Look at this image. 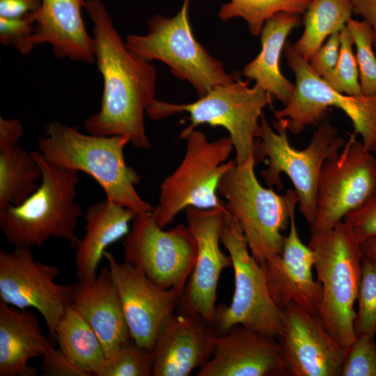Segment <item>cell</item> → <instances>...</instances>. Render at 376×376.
Instances as JSON below:
<instances>
[{"label":"cell","instance_id":"1","mask_svg":"<svg viewBox=\"0 0 376 376\" xmlns=\"http://www.w3.org/2000/svg\"><path fill=\"white\" fill-rule=\"evenodd\" d=\"M84 8L93 24L95 64L103 78L100 110L86 118L87 133L127 136L135 148L149 149L144 115L156 100V69L128 49L100 0H86Z\"/></svg>","mask_w":376,"mask_h":376},{"label":"cell","instance_id":"2","mask_svg":"<svg viewBox=\"0 0 376 376\" xmlns=\"http://www.w3.org/2000/svg\"><path fill=\"white\" fill-rule=\"evenodd\" d=\"M128 143L130 141L127 136L84 134L76 127L53 120L45 127L38 147L48 161L93 178L109 201L137 214L152 212L155 207L135 189L141 182L140 175L126 164L124 149Z\"/></svg>","mask_w":376,"mask_h":376},{"label":"cell","instance_id":"3","mask_svg":"<svg viewBox=\"0 0 376 376\" xmlns=\"http://www.w3.org/2000/svg\"><path fill=\"white\" fill-rule=\"evenodd\" d=\"M42 176L39 187L24 202L0 212V228L14 247H40L50 238L67 240L76 249L75 230L83 212L75 201L79 172L58 166L32 151Z\"/></svg>","mask_w":376,"mask_h":376},{"label":"cell","instance_id":"4","mask_svg":"<svg viewBox=\"0 0 376 376\" xmlns=\"http://www.w3.org/2000/svg\"><path fill=\"white\" fill-rule=\"evenodd\" d=\"M308 246L322 286L319 315L324 327L345 350L356 340L354 320L363 254L361 243L342 221L311 233Z\"/></svg>","mask_w":376,"mask_h":376},{"label":"cell","instance_id":"5","mask_svg":"<svg viewBox=\"0 0 376 376\" xmlns=\"http://www.w3.org/2000/svg\"><path fill=\"white\" fill-rule=\"evenodd\" d=\"M261 134L256 141L253 157L258 163L268 159V166L260 172L267 186L281 189V174L288 176L294 186L298 209L311 226L315 217L316 194L324 163L336 155L346 141L338 135L337 129L328 120L318 126L308 145L302 150L293 148L287 134L283 119L274 122L271 127L264 113L260 118Z\"/></svg>","mask_w":376,"mask_h":376},{"label":"cell","instance_id":"6","mask_svg":"<svg viewBox=\"0 0 376 376\" xmlns=\"http://www.w3.org/2000/svg\"><path fill=\"white\" fill-rule=\"evenodd\" d=\"M256 164L254 157L236 163L221 177L218 194L226 199V211L239 224L252 256L263 265L281 252L283 231L298 201L294 189L279 194L263 186L255 174Z\"/></svg>","mask_w":376,"mask_h":376},{"label":"cell","instance_id":"7","mask_svg":"<svg viewBox=\"0 0 376 376\" xmlns=\"http://www.w3.org/2000/svg\"><path fill=\"white\" fill-rule=\"evenodd\" d=\"M274 97L255 84L238 77L234 81L217 86L195 102L175 104L155 100L146 113L160 120L173 114L187 113L190 124L180 134L188 133L201 124L223 127L228 132L235 162L242 164L253 157L256 141L261 134L260 118L265 107L272 105Z\"/></svg>","mask_w":376,"mask_h":376},{"label":"cell","instance_id":"8","mask_svg":"<svg viewBox=\"0 0 376 376\" xmlns=\"http://www.w3.org/2000/svg\"><path fill=\"white\" fill-rule=\"evenodd\" d=\"M189 4L190 0H184L172 17L155 15L148 22L146 34L128 35L125 44L145 60L165 63L175 77L189 82L200 97L239 76L228 73L196 40L189 21Z\"/></svg>","mask_w":376,"mask_h":376},{"label":"cell","instance_id":"9","mask_svg":"<svg viewBox=\"0 0 376 376\" xmlns=\"http://www.w3.org/2000/svg\"><path fill=\"white\" fill-rule=\"evenodd\" d=\"M180 138L187 141L185 155L177 169L160 185L158 203L152 212L162 228L171 224L189 207L226 210L218 197L219 182L235 164L229 160L234 150L229 136L210 141L196 129Z\"/></svg>","mask_w":376,"mask_h":376},{"label":"cell","instance_id":"10","mask_svg":"<svg viewBox=\"0 0 376 376\" xmlns=\"http://www.w3.org/2000/svg\"><path fill=\"white\" fill-rule=\"evenodd\" d=\"M287 63L295 76L293 95L284 107L275 110L277 119L286 122L288 130L300 134L307 126H318L327 110L336 107L351 120L353 134L360 135L363 147L376 152V95H352L337 91L318 75L288 41L284 47Z\"/></svg>","mask_w":376,"mask_h":376},{"label":"cell","instance_id":"11","mask_svg":"<svg viewBox=\"0 0 376 376\" xmlns=\"http://www.w3.org/2000/svg\"><path fill=\"white\" fill-rule=\"evenodd\" d=\"M221 242L232 260L235 290L228 306H216L217 331L222 334L242 325L277 338L282 330V310L270 295L264 265L252 256L239 224L228 212L224 217Z\"/></svg>","mask_w":376,"mask_h":376},{"label":"cell","instance_id":"12","mask_svg":"<svg viewBox=\"0 0 376 376\" xmlns=\"http://www.w3.org/2000/svg\"><path fill=\"white\" fill-rule=\"evenodd\" d=\"M152 212L132 220L123 237L124 262L161 288L185 290L196 259L194 237L185 224L164 230Z\"/></svg>","mask_w":376,"mask_h":376},{"label":"cell","instance_id":"13","mask_svg":"<svg viewBox=\"0 0 376 376\" xmlns=\"http://www.w3.org/2000/svg\"><path fill=\"white\" fill-rule=\"evenodd\" d=\"M356 136L350 134L341 150L322 167L311 233L334 228L376 196V158Z\"/></svg>","mask_w":376,"mask_h":376},{"label":"cell","instance_id":"14","mask_svg":"<svg viewBox=\"0 0 376 376\" xmlns=\"http://www.w3.org/2000/svg\"><path fill=\"white\" fill-rule=\"evenodd\" d=\"M59 274L58 267L36 260L31 247L0 251V301L19 309H36L53 341L72 292V285L56 283Z\"/></svg>","mask_w":376,"mask_h":376},{"label":"cell","instance_id":"15","mask_svg":"<svg viewBox=\"0 0 376 376\" xmlns=\"http://www.w3.org/2000/svg\"><path fill=\"white\" fill-rule=\"evenodd\" d=\"M283 312L277 338L286 376H340L345 354L319 315L294 303Z\"/></svg>","mask_w":376,"mask_h":376},{"label":"cell","instance_id":"16","mask_svg":"<svg viewBox=\"0 0 376 376\" xmlns=\"http://www.w3.org/2000/svg\"><path fill=\"white\" fill-rule=\"evenodd\" d=\"M226 210L185 209L187 226L196 242L197 255L188 283L181 296L182 308L214 325L217 290L222 271L232 267V260L220 249Z\"/></svg>","mask_w":376,"mask_h":376},{"label":"cell","instance_id":"17","mask_svg":"<svg viewBox=\"0 0 376 376\" xmlns=\"http://www.w3.org/2000/svg\"><path fill=\"white\" fill-rule=\"evenodd\" d=\"M122 304L132 339L152 350L157 333L173 313L184 290L163 289L126 263L119 262L109 251L104 253Z\"/></svg>","mask_w":376,"mask_h":376},{"label":"cell","instance_id":"18","mask_svg":"<svg viewBox=\"0 0 376 376\" xmlns=\"http://www.w3.org/2000/svg\"><path fill=\"white\" fill-rule=\"evenodd\" d=\"M292 205L289 218V232L285 236L281 252L263 265L270 295L283 310L290 303L318 314L322 299V286L313 276L314 254L300 238Z\"/></svg>","mask_w":376,"mask_h":376},{"label":"cell","instance_id":"19","mask_svg":"<svg viewBox=\"0 0 376 376\" xmlns=\"http://www.w3.org/2000/svg\"><path fill=\"white\" fill-rule=\"evenodd\" d=\"M214 325L181 308L161 326L152 348L153 376H188L212 357L218 336Z\"/></svg>","mask_w":376,"mask_h":376},{"label":"cell","instance_id":"20","mask_svg":"<svg viewBox=\"0 0 376 376\" xmlns=\"http://www.w3.org/2000/svg\"><path fill=\"white\" fill-rule=\"evenodd\" d=\"M198 376H286L276 338L242 325L218 334Z\"/></svg>","mask_w":376,"mask_h":376},{"label":"cell","instance_id":"21","mask_svg":"<svg viewBox=\"0 0 376 376\" xmlns=\"http://www.w3.org/2000/svg\"><path fill=\"white\" fill-rule=\"evenodd\" d=\"M70 304L97 334L106 358L132 340L108 267H102L93 281H78L72 285Z\"/></svg>","mask_w":376,"mask_h":376},{"label":"cell","instance_id":"22","mask_svg":"<svg viewBox=\"0 0 376 376\" xmlns=\"http://www.w3.org/2000/svg\"><path fill=\"white\" fill-rule=\"evenodd\" d=\"M85 0H42L36 12L33 42L48 43L56 58L95 64L94 40L87 31L81 9Z\"/></svg>","mask_w":376,"mask_h":376},{"label":"cell","instance_id":"23","mask_svg":"<svg viewBox=\"0 0 376 376\" xmlns=\"http://www.w3.org/2000/svg\"><path fill=\"white\" fill-rule=\"evenodd\" d=\"M54 347L41 331L36 314L0 301V376H34L30 359Z\"/></svg>","mask_w":376,"mask_h":376},{"label":"cell","instance_id":"24","mask_svg":"<svg viewBox=\"0 0 376 376\" xmlns=\"http://www.w3.org/2000/svg\"><path fill=\"white\" fill-rule=\"evenodd\" d=\"M136 214L132 210L107 198L87 207L84 214L85 233L75 249V267L78 281H91L96 278L107 248L128 233L130 224Z\"/></svg>","mask_w":376,"mask_h":376},{"label":"cell","instance_id":"25","mask_svg":"<svg viewBox=\"0 0 376 376\" xmlns=\"http://www.w3.org/2000/svg\"><path fill=\"white\" fill-rule=\"evenodd\" d=\"M299 23V15L291 13H279L267 20L260 34L261 50L242 70L244 77L256 81L284 105L292 97L295 86L281 72L280 57L287 37Z\"/></svg>","mask_w":376,"mask_h":376},{"label":"cell","instance_id":"26","mask_svg":"<svg viewBox=\"0 0 376 376\" xmlns=\"http://www.w3.org/2000/svg\"><path fill=\"white\" fill-rule=\"evenodd\" d=\"M55 341L59 349L88 376H98L106 360L102 345L95 332L71 304L57 324Z\"/></svg>","mask_w":376,"mask_h":376},{"label":"cell","instance_id":"27","mask_svg":"<svg viewBox=\"0 0 376 376\" xmlns=\"http://www.w3.org/2000/svg\"><path fill=\"white\" fill-rule=\"evenodd\" d=\"M40 166L31 152L18 143L0 145V212L17 205L39 187Z\"/></svg>","mask_w":376,"mask_h":376},{"label":"cell","instance_id":"28","mask_svg":"<svg viewBox=\"0 0 376 376\" xmlns=\"http://www.w3.org/2000/svg\"><path fill=\"white\" fill-rule=\"evenodd\" d=\"M351 0H311L304 13V29L294 45L296 52L309 61L332 34L340 32L352 18Z\"/></svg>","mask_w":376,"mask_h":376},{"label":"cell","instance_id":"29","mask_svg":"<svg viewBox=\"0 0 376 376\" xmlns=\"http://www.w3.org/2000/svg\"><path fill=\"white\" fill-rule=\"evenodd\" d=\"M311 0H230L223 3L219 17L227 22L235 17L243 19L249 31L256 36L269 18L279 13L304 14Z\"/></svg>","mask_w":376,"mask_h":376},{"label":"cell","instance_id":"30","mask_svg":"<svg viewBox=\"0 0 376 376\" xmlns=\"http://www.w3.org/2000/svg\"><path fill=\"white\" fill-rule=\"evenodd\" d=\"M346 26L356 47V59L362 94L376 95V56L373 27L366 20L350 18Z\"/></svg>","mask_w":376,"mask_h":376},{"label":"cell","instance_id":"31","mask_svg":"<svg viewBox=\"0 0 376 376\" xmlns=\"http://www.w3.org/2000/svg\"><path fill=\"white\" fill-rule=\"evenodd\" d=\"M152 351L138 345L132 339L106 360L98 376L152 375Z\"/></svg>","mask_w":376,"mask_h":376},{"label":"cell","instance_id":"32","mask_svg":"<svg viewBox=\"0 0 376 376\" xmlns=\"http://www.w3.org/2000/svg\"><path fill=\"white\" fill-rule=\"evenodd\" d=\"M354 320L356 336L376 334V262L363 257Z\"/></svg>","mask_w":376,"mask_h":376},{"label":"cell","instance_id":"33","mask_svg":"<svg viewBox=\"0 0 376 376\" xmlns=\"http://www.w3.org/2000/svg\"><path fill=\"white\" fill-rule=\"evenodd\" d=\"M353 45L351 35L345 26L340 31V49L336 65L322 79L338 92L360 95L362 92L358 65L352 49Z\"/></svg>","mask_w":376,"mask_h":376},{"label":"cell","instance_id":"34","mask_svg":"<svg viewBox=\"0 0 376 376\" xmlns=\"http://www.w3.org/2000/svg\"><path fill=\"white\" fill-rule=\"evenodd\" d=\"M340 376H376L374 336H357L345 350Z\"/></svg>","mask_w":376,"mask_h":376},{"label":"cell","instance_id":"35","mask_svg":"<svg viewBox=\"0 0 376 376\" xmlns=\"http://www.w3.org/2000/svg\"><path fill=\"white\" fill-rule=\"evenodd\" d=\"M36 12L15 17H0V42L15 48L22 54L32 52Z\"/></svg>","mask_w":376,"mask_h":376},{"label":"cell","instance_id":"36","mask_svg":"<svg viewBox=\"0 0 376 376\" xmlns=\"http://www.w3.org/2000/svg\"><path fill=\"white\" fill-rule=\"evenodd\" d=\"M343 221L360 243L376 237V196L348 213Z\"/></svg>","mask_w":376,"mask_h":376},{"label":"cell","instance_id":"37","mask_svg":"<svg viewBox=\"0 0 376 376\" xmlns=\"http://www.w3.org/2000/svg\"><path fill=\"white\" fill-rule=\"evenodd\" d=\"M340 32L330 36L311 56L308 63L312 70L322 78L331 72L338 59Z\"/></svg>","mask_w":376,"mask_h":376},{"label":"cell","instance_id":"38","mask_svg":"<svg viewBox=\"0 0 376 376\" xmlns=\"http://www.w3.org/2000/svg\"><path fill=\"white\" fill-rule=\"evenodd\" d=\"M41 373L46 376H88L60 349L53 347L42 357Z\"/></svg>","mask_w":376,"mask_h":376},{"label":"cell","instance_id":"39","mask_svg":"<svg viewBox=\"0 0 376 376\" xmlns=\"http://www.w3.org/2000/svg\"><path fill=\"white\" fill-rule=\"evenodd\" d=\"M42 0H0V17H15L36 12Z\"/></svg>","mask_w":376,"mask_h":376},{"label":"cell","instance_id":"40","mask_svg":"<svg viewBox=\"0 0 376 376\" xmlns=\"http://www.w3.org/2000/svg\"><path fill=\"white\" fill-rule=\"evenodd\" d=\"M23 134L24 128L19 120L0 117V145L18 143Z\"/></svg>","mask_w":376,"mask_h":376},{"label":"cell","instance_id":"41","mask_svg":"<svg viewBox=\"0 0 376 376\" xmlns=\"http://www.w3.org/2000/svg\"><path fill=\"white\" fill-rule=\"evenodd\" d=\"M353 13L360 15L373 27L376 50V0H351Z\"/></svg>","mask_w":376,"mask_h":376},{"label":"cell","instance_id":"42","mask_svg":"<svg viewBox=\"0 0 376 376\" xmlns=\"http://www.w3.org/2000/svg\"><path fill=\"white\" fill-rule=\"evenodd\" d=\"M363 257L376 262V237L361 243Z\"/></svg>","mask_w":376,"mask_h":376}]
</instances>
